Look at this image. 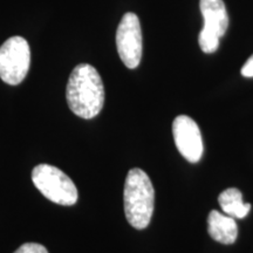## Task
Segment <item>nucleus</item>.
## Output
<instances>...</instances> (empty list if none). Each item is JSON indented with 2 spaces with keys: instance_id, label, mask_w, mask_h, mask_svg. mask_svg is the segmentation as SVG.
I'll list each match as a JSON object with an SVG mask.
<instances>
[{
  "instance_id": "f8f14e48",
  "label": "nucleus",
  "mask_w": 253,
  "mask_h": 253,
  "mask_svg": "<svg viewBox=\"0 0 253 253\" xmlns=\"http://www.w3.org/2000/svg\"><path fill=\"white\" fill-rule=\"evenodd\" d=\"M242 75L245 78H253V54L242 67Z\"/></svg>"
},
{
  "instance_id": "423d86ee",
  "label": "nucleus",
  "mask_w": 253,
  "mask_h": 253,
  "mask_svg": "<svg viewBox=\"0 0 253 253\" xmlns=\"http://www.w3.org/2000/svg\"><path fill=\"white\" fill-rule=\"evenodd\" d=\"M172 134L175 144L185 160L197 163L203 156V138L199 126L186 115H179L173 120Z\"/></svg>"
},
{
  "instance_id": "6e6552de",
  "label": "nucleus",
  "mask_w": 253,
  "mask_h": 253,
  "mask_svg": "<svg viewBox=\"0 0 253 253\" xmlns=\"http://www.w3.org/2000/svg\"><path fill=\"white\" fill-rule=\"evenodd\" d=\"M208 232L212 239L221 244L230 245L236 242L238 227L235 218L212 210L208 217Z\"/></svg>"
},
{
  "instance_id": "f03ea898",
  "label": "nucleus",
  "mask_w": 253,
  "mask_h": 253,
  "mask_svg": "<svg viewBox=\"0 0 253 253\" xmlns=\"http://www.w3.org/2000/svg\"><path fill=\"white\" fill-rule=\"evenodd\" d=\"M123 201L126 220L132 227L143 230L149 225L154 213L155 190L143 170L135 168L128 172Z\"/></svg>"
},
{
  "instance_id": "9d476101",
  "label": "nucleus",
  "mask_w": 253,
  "mask_h": 253,
  "mask_svg": "<svg viewBox=\"0 0 253 253\" xmlns=\"http://www.w3.org/2000/svg\"><path fill=\"white\" fill-rule=\"evenodd\" d=\"M219 39L220 38L212 33V32H209L207 30H202L198 37V43L201 46V49L203 50L207 54H211L214 53L218 49L219 46Z\"/></svg>"
},
{
  "instance_id": "7ed1b4c3",
  "label": "nucleus",
  "mask_w": 253,
  "mask_h": 253,
  "mask_svg": "<svg viewBox=\"0 0 253 253\" xmlns=\"http://www.w3.org/2000/svg\"><path fill=\"white\" fill-rule=\"evenodd\" d=\"M37 189L53 203L71 207L78 202V189L65 172L54 166L39 164L32 171Z\"/></svg>"
},
{
  "instance_id": "39448f33",
  "label": "nucleus",
  "mask_w": 253,
  "mask_h": 253,
  "mask_svg": "<svg viewBox=\"0 0 253 253\" xmlns=\"http://www.w3.org/2000/svg\"><path fill=\"white\" fill-rule=\"evenodd\" d=\"M116 46L126 67L134 69L140 65L142 58V30L140 19L128 12L123 15L116 31Z\"/></svg>"
},
{
  "instance_id": "f257e3e1",
  "label": "nucleus",
  "mask_w": 253,
  "mask_h": 253,
  "mask_svg": "<svg viewBox=\"0 0 253 253\" xmlns=\"http://www.w3.org/2000/svg\"><path fill=\"white\" fill-rule=\"evenodd\" d=\"M66 99L69 109L82 119H93L102 110L104 88L100 74L93 66L81 63L69 77Z\"/></svg>"
},
{
  "instance_id": "1a4fd4ad",
  "label": "nucleus",
  "mask_w": 253,
  "mask_h": 253,
  "mask_svg": "<svg viewBox=\"0 0 253 253\" xmlns=\"http://www.w3.org/2000/svg\"><path fill=\"white\" fill-rule=\"evenodd\" d=\"M218 202L224 213L233 218H245L251 210V204L244 203L242 192L236 188L224 190L218 197Z\"/></svg>"
},
{
  "instance_id": "9b49d317",
  "label": "nucleus",
  "mask_w": 253,
  "mask_h": 253,
  "mask_svg": "<svg viewBox=\"0 0 253 253\" xmlns=\"http://www.w3.org/2000/svg\"><path fill=\"white\" fill-rule=\"evenodd\" d=\"M14 253H48L45 246L37 243H26L21 245Z\"/></svg>"
},
{
  "instance_id": "0eeeda50",
  "label": "nucleus",
  "mask_w": 253,
  "mask_h": 253,
  "mask_svg": "<svg viewBox=\"0 0 253 253\" xmlns=\"http://www.w3.org/2000/svg\"><path fill=\"white\" fill-rule=\"evenodd\" d=\"M199 7L204 18V30L223 37L229 27V15L223 0H201Z\"/></svg>"
},
{
  "instance_id": "20e7f679",
  "label": "nucleus",
  "mask_w": 253,
  "mask_h": 253,
  "mask_svg": "<svg viewBox=\"0 0 253 253\" xmlns=\"http://www.w3.org/2000/svg\"><path fill=\"white\" fill-rule=\"evenodd\" d=\"M31 65L30 45L24 38L12 37L0 47V78L17 86L26 78Z\"/></svg>"
}]
</instances>
